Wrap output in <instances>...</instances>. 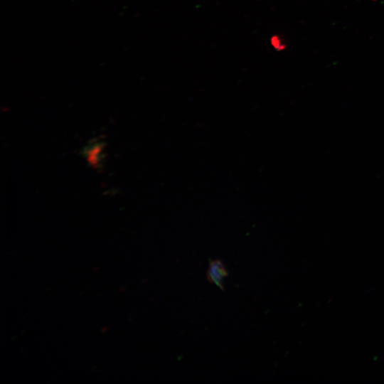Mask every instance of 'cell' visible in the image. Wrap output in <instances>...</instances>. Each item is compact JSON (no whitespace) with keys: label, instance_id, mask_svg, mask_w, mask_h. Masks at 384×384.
Here are the masks:
<instances>
[{"label":"cell","instance_id":"obj_1","mask_svg":"<svg viewBox=\"0 0 384 384\" xmlns=\"http://www.w3.org/2000/svg\"><path fill=\"white\" fill-rule=\"evenodd\" d=\"M228 275V272L220 260H210L207 271L208 280L217 286L221 290H224V279Z\"/></svg>","mask_w":384,"mask_h":384},{"label":"cell","instance_id":"obj_2","mask_svg":"<svg viewBox=\"0 0 384 384\" xmlns=\"http://www.w3.org/2000/svg\"><path fill=\"white\" fill-rule=\"evenodd\" d=\"M102 145H97L95 146L92 147L90 150H88V152L87 154V157L88 161L90 164L92 165L97 164L98 161V154L101 150Z\"/></svg>","mask_w":384,"mask_h":384}]
</instances>
